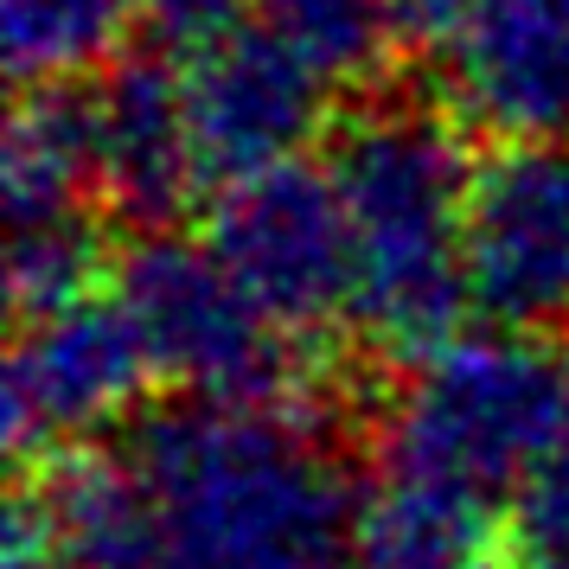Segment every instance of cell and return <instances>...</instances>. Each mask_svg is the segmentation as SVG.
Listing matches in <instances>:
<instances>
[{
	"label": "cell",
	"instance_id": "obj_10",
	"mask_svg": "<svg viewBox=\"0 0 569 569\" xmlns=\"http://www.w3.org/2000/svg\"><path fill=\"white\" fill-rule=\"evenodd\" d=\"M90 83H97L103 206L134 231H173L206 192L180 64L141 46L129 58H109Z\"/></svg>",
	"mask_w": 569,
	"mask_h": 569
},
{
	"label": "cell",
	"instance_id": "obj_7",
	"mask_svg": "<svg viewBox=\"0 0 569 569\" xmlns=\"http://www.w3.org/2000/svg\"><path fill=\"white\" fill-rule=\"evenodd\" d=\"M467 308L499 333H569V134L499 141L467 199Z\"/></svg>",
	"mask_w": 569,
	"mask_h": 569
},
{
	"label": "cell",
	"instance_id": "obj_9",
	"mask_svg": "<svg viewBox=\"0 0 569 569\" xmlns=\"http://www.w3.org/2000/svg\"><path fill=\"white\" fill-rule=\"evenodd\" d=\"M441 64L467 129L492 141L569 134V0H473Z\"/></svg>",
	"mask_w": 569,
	"mask_h": 569
},
{
	"label": "cell",
	"instance_id": "obj_8",
	"mask_svg": "<svg viewBox=\"0 0 569 569\" xmlns=\"http://www.w3.org/2000/svg\"><path fill=\"white\" fill-rule=\"evenodd\" d=\"M180 78H186V116H192V148H199L206 192H224L250 173L301 160L308 141L327 129L333 83L262 20L237 27L211 52L186 58Z\"/></svg>",
	"mask_w": 569,
	"mask_h": 569
},
{
	"label": "cell",
	"instance_id": "obj_2",
	"mask_svg": "<svg viewBox=\"0 0 569 569\" xmlns=\"http://www.w3.org/2000/svg\"><path fill=\"white\" fill-rule=\"evenodd\" d=\"M327 173L352 224V327L385 359H429L467 313V199L473 154L455 103L378 90L333 122Z\"/></svg>",
	"mask_w": 569,
	"mask_h": 569
},
{
	"label": "cell",
	"instance_id": "obj_19",
	"mask_svg": "<svg viewBox=\"0 0 569 569\" xmlns=\"http://www.w3.org/2000/svg\"><path fill=\"white\" fill-rule=\"evenodd\" d=\"M390 7V32H397V46H416V52H441L455 27L467 20V7L473 0H385Z\"/></svg>",
	"mask_w": 569,
	"mask_h": 569
},
{
	"label": "cell",
	"instance_id": "obj_12",
	"mask_svg": "<svg viewBox=\"0 0 569 569\" xmlns=\"http://www.w3.org/2000/svg\"><path fill=\"white\" fill-rule=\"evenodd\" d=\"M0 186H7V231L103 206L90 71L20 83V103L7 116V141H0Z\"/></svg>",
	"mask_w": 569,
	"mask_h": 569
},
{
	"label": "cell",
	"instance_id": "obj_1",
	"mask_svg": "<svg viewBox=\"0 0 569 569\" xmlns=\"http://www.w3.org/2000/svg\"><path fill=\"white\" fill-rule=\"evenodd\" d=\"M154 569H352L365 480L308 403L167 397L122 422Z\"/></svg>",
	"mask_w": 569,
	"mask_h": 569
},
{
	"label": "cell",
	"instance_id": "obj_15",
	"mask_svg": "<svg viewBox=\"0 0 569 569\" xmlns=\"http://www.w3.org/2000/svg\"><path fill=\"white\" fill-rule=\"evenodd\" d=\"M257 20L288 39L333 90H371L397 52L385 0H257Z\"/></svg>",
	"mask_w": 569,
	"mask_h": 569
},
{
	"label": "cell",
	"instance_id": "obj_5",
	"mask_svg": "<svg viewBox=\"0 0 569 569\" xmlns=\"http://www.w3.org/2000/svg\"><path fill=\"white\" fill-rule=\"evenodd\" d=\"M206 243L282 333L327 339L352 320L359 257L327 160H282L211 192Z\"/></svg>",
	"mask_w": 569,
	"mask_h": 569
},
{
	"label": "cell",
	"instance_id": "obj_18",
	"mask_svg": "<svg viewBox=\"0 0 569 569\" xmlns=\"http://www.w3.org/2000/svg\"><path fill=\"white\" fill-rule=\"evenodd\" d=\"M250 20H257V0H134L141 46L160 58H173V64L211 52L218 39H231Z\"/></svg>",
	"mask_w": 569,
	"mask_h": 569
},
{
	"label": "cell",
	"instance_id": "obj_6",
	"mask_svg": "<svg viewBox=\"0 0 569 569\" xmlns=\"http://www.w3.org/2000/svg\"><path fill=\"white\" fill-rule=\"evenodd\" d=\"M148 385H160V371L122 295H83L71 308L13 320L0 385L13 461L39 467L58 448L103 441L116 422L148 410Z\"/></svg>",
	"mask_w": 569,
	"mask_h": 569
},
{
	"label": "cell",
	"instance_id": "obj_4",
	"mask_svg": "<svg viewBox=\"0 0 569 569\" xmlns=\"http://www.w3.org/2000/svg\"><path fill=\"white\" fill-rule=\"evenodd\" d=\"M109 288L134 313L167 390L327 410V365L237 288L206 237L134 231Z\"/></svg>",
	"mask_w": 569,
	"mask_h": 569
},
{
	"label": "cell",
	"instance_id": "obj_14",
	"mask_svg": "<svg viewBox=\"0 0 569 569\" xmlns=\"http://www.w3.org/2000/svg\"><path fill=\"white\" fill-rule=\"evenodd\" d=\"M129 27L134 0H0V46L20 83L97 71Z\"/></svg>",
	"mask_w": 569,
	"mask_h": 569
},
{
	"label": "cell",
	"instance_id": "obj_20",
	"mask_svg": "<svg viewBox=\"0 0 569 569\" xmlns=\"http://www.w3.org/2000/svg\"><path fill=\"white\" fill-rule=\"evenodd\" d=\"M0 569H64V557L52 550V538H46V525L32 518L27 499H13V512H7V550H0Z\"/></svg>",
	"mask_w": 569,
	"mask_h": 569
},
{
	"label": "cell",
	"instance_id": "obj_13",
	"mask_svg": "<svg viewBox=\"0 0 569 569\" xmlns=\"http://www.w3.org/2000/svg\"><path fill=\"white\" fill-rule=\"evenodd\" d=\"M352 569H499V499L378 467Z\"/></svg>",
	"mask_w": 569,
	"mask_h": 569
},
{
	"label": "cell",
	"instance_id": "obj_16",
	"mask_svg": "<svg viewBox=\"0 0 569 569\" xmlns=\"http://www.w3.org/2000/svg\"><path fill=\"white\" fill-rule=\"evenodd\" d=\"M7 237H13L7 243V301H13V320L71 308L83 295H103V282L116 276V257L103 243L97 211H71V218H52V224H20Z\"/></svg>",
	"mask_w": 569,
	"mask_h": 569
},
{
	"label": "cell",
	"instance_id": "obj_11",
	"mask_svg": "<svg viewBox=\"0 0 569 569\" xmlns=\"http://www.w3.org/2000/svg\"><path fill=\"white\" fill-rule=\"evenodd\" d=\"M20 499L46 525L64 569H154V506L129 448H58L32 467Z\"/></svg>",
	"mask_w": 569,
	"mask_h": 569
},
{
	"label": "cell",
	"instance_id": "obj_17",
	"mask_svg": "<svg viewBox=\"0 0 569 569\" xmlns=\"http://www.w3.org/2000/svg\"><path fill=\"white\" fill-rule=\"evenodd\" d=\"M499 569H569V436L499 506Z\"/></svg>",
	"mask_w": 569,
	"mask_h": 569
},
{
	"label": "cell",
	"instance_id": "obj_3",
	"mask_svg": "<svg viewBox=\"0 0 569 569\" xmlns=\"http://www.w3.org/2000/svg\"><path fill=\"white\" fill-rule=\"evenodd\" d=\"M569 436V352L538 333L448 339L410 365L378 436V467L506 492Z\"/></svg>",
	"mask_w": 569,
	"mask_h": 569
}]
</instances>
